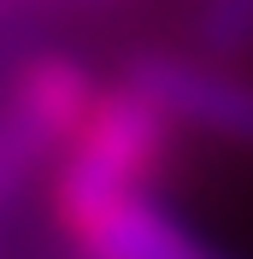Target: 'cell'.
<instances>
[{"mask_svg":"<svg viewBox=\"0 0 253 259\" xmlns=\"http://www.w3.org/2000/svg\"><path fill=\"white\" fill-rule=\"evenodd\" d=\"M171 130L177 124L136 82H118L112 95H100L95 112L82 118V130L71 136V147L59 153V183H53L59 224L89 212V206H100V200L136 194L159 171V153H165Z\"/></svg>","mask_w":253,"mask_h":259,"instance_id":"1","label":"cell"},{"mask_svg":"<svg viewBox=\"0 0 253 259\" xmlns=\"http://www.w3.org/2000/svg\"><path fill=\"white\" fill-rule=\"evenodd\" d=\"M95 89L71 59H35L0 100V212L30 189L53 153L71 147L82 118L95 112Z\"/></svg>","mask_w":253,"mask_h":259,"instance_id":"2","label":"cell"},{"mask_svg":"<svg viewBox=\"0 0 253 259\" xmlns=\"http://www.w3.org/2000/svg\"><path fill=\"white\" fill-rule=\"evenodd\" d=\"M124 82H136L177 130H194V136L253 153V82L247 77L189 59V53H142Z\"/></svg>","mask_w":253,"mask_h":259,"instance_id":"3","label":"cell"},{"mask_svg":"<svg viewBox=\"0 0 253 259\" xmlns=\"http://www.w3.org/2000/svg\"><path fill=\"white\" fill-rule=\"evenodd\" d=\"M65 230L82 242L89 259H212L171 212H159L142 189L100 200V206L65 218Z\"/></svg>","mask_w":253,"mask_h":259,"instance_id":"4","label":"cell"},{"mask_svg":"<svg viewBox=\"0 0 253 259\" xmlns=\"http://www.w3.org/2000/svg\"><path fill=\"white\" fill-rule=\"evenodd\" d=\"M194 35L206 59H241L253 48V0H200Z\"/></svg>","mask_w":253,"mask_h":259,"instance_id":"5","label":"cell"}]
</instances>
